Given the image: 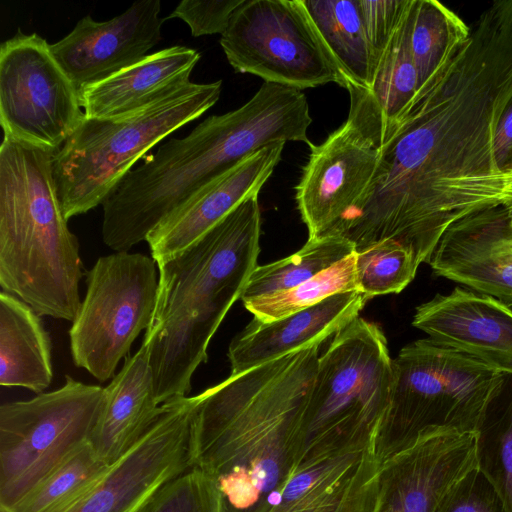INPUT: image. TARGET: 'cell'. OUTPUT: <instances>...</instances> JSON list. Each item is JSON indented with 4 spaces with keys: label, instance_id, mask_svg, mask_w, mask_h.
<instances>
[{
    "label": "cell",
    "instance_id": "8d00e7d4",
    "mask_svg": "<svg viewBox=\"0 0 512 512\" xmlns=\"http://www.w3.org/2000/svg\"><path fill=\"white\" fill-rule=\"evenodd\" d=\"M494 150L499 167L505 172L512 173V103L498 124Z\"/></svg>",
    "mask_w": 512,
    "mask_h": 512
},
{
    "label": "cell",
    "instance_id": "f1b7e54d",
    "mask_svg": "<svg viewBox=\"0 0 512 512\" xmlns=\"http://www.w3.org/2000/svg\"><path fill=\"white\" fill-rule=\"evenodd\" d=\"M108 468L88 442L4 512H64L85 495Z\"/></svg>",
    "mask_w": 512,
    "mask_h": 512
},
{
    "label": "cell",
    "instance_id": "e575fe53",
    "mask_svg": "<svg viewBox=\"0 0 512 512\" xmlns=\"http://www.w3.org/2000/svg\"><path fill=\"white\" fill-rule=\"evenodd\" d=\"M410 1L411 0H360L375 70L405 15Z\"/></svg>",
    "mask_w": 512,
    "mask_h": 512
},
{
    "label": "cell",
    "instance_id": "8992f818",
    "mask_svg": "<svg viewBox=\"0 0 512 512\" xmlns=\"http://www.w3.org/2000/svg\"><path fill=\"white\" fill-rule=\"evenodd\" d=\"M221 86V80L190 82L120 116L84 115L52 159L66 219L102 205L139 158L209 110L218 101Z\"/></svg>",
    "mask_w": 512,
    "mask_h": 512
},
{
    "label": "cell",
    "instance_id": "836d02e7",
    "mask_svg": "<svg viewBox=\"0 0 512 512\" xmlns=\"http://www.w3.org/2000/svg\"><path fill=\"white\" fill-rule=\"evenodd\" d=\"M434 512H508L488 478L476 467L446 492Z\"/></svg>",
    "mask_w": 512,
    "mask_h": 512
},
{
    "label": "cell",
    "instance_id": "2e32d148",
    "mask_svg": "<svg viewBox=\"0 0 512 512\" xmlns=\"http://www.w3.org/2000/svg\"><path fill=\"white\" fill-rule=\"evenodd\" d=\"M475 465L474 432L421 438L381 463L375 512H434L451 486Z\"/></svg>",
    "mask_w": 512,
    "mask_h": 512
},
{
    "label": "cell",
    "instance_id": "7402d4cb",
    "mask_svg": "<svg viewBox=\"0 0 512 512\" xmlns=\"http://www.w3.org/2000/svg\"><path fill=\"white\" fill-rule=\"evenodd\" d=\"M103 395L90 444L110 466L146 433L162 412L145 341L134 355L125 358L121 370L103 389Z\"/></svg>",
    "mask_w": 512,
    "mask_h": 512
},
{
    "label": "cell",
    "instance_id": "d4e9b609",
    "mask_svg": "<svg viewBox=\"0 0 512 512\" xmlns=\"http://www.w3.org/2000/svg\"><path fill=\"white\" fill-rule=\"evenodd\" d=\"M53 379L52 345L40 315L0 293V385L43 393Z\"/></svg>",
    "mask_w": 512,
    "mask_h": 512
},
{
    "label": "cell",
    "instance_id": "277c9868",
    "mask_svg": "<svg viewBox=\"0 0 512 512\" xmlns=\"http://www.w3.org/2000/svg\"><path fill=\"white\" fill-rule=\"evenodd\" d=\"M275 103L255 94L236 110L212 115L187 136L171 138L129 171L102 204V240L115 252L142 241L172 211L241 161L284 141Z\"/></svg>",
    "mask_w": 512,
    "mask_h": 512
},
{
    "label": "cell",
    "instance_id": "f546056e",
    "mask_svg": "<svg viewBox=\"0 0 512 512\" xmlns=\"http://www.w3.org/2000/svg\"><path fill=\"white\" fill-rule=\"evenodd\" d=\"M469 34L470 27L439 1L412 0L410 49L418 74V86Z\"/></svg>",
    "mask_w": 512,
    "mask_h": 512
},
{
    "label": "cell",
    "instance_id": "1f68e13d",
    "mask_svg": "<svg viewBox=\"0 0 512 512\" xmlns=\"http://www.w3.org/2000/svg\"><path fill=\"white\" fill-rule=\"evenodd\" d=\"M357 290L368 300L400 293L415 277L414 253L394 240H384L355 252Z\"/></svg>",
    "mask_w": 512,
    "mask_h": 512
},
{
    "label": "cell",
    "instance_id": "484cf974",
    "mask_svg": "<svg viewBox=\"0 0 512 512\" xmlns=\"http://www.w3.org/2000/svg\"><path fill=\"white\" fill-rule=\"evenodd\" d=\"M343 79L344 88L368 89L375 72L360 0H301Z\"/></svg>",
    "mask_w": 512,
    "mask_h": 512
},
{
    "label": "cell",
    "instance_id": "e0dca14e",
    "mask_svg": "<svg viewBox=\"0 0 512 512\" xmlns=\"http://www.w3.org/2000/svg\"><path fill=\"white\" fill-rule=\"evenodd\" d=\"M433 272L512 306V226L508 206L453 224L429 260Z\"/></svg>",
    "mask_w": 512,
    "mask_h": 512
},
{
    "label": "cell",
    "instance_id": "ffe728a7",
    "mask_svg": "<svg viewBox=\"0 0 512 512\" xmlns=\"http://www.w3.org/2000/svg\"><path fill=\"white\" fill-rule=\"evenodd\" d=\"M285 142L250 155L215 178L172 211L147 236L159 263L189 247L249 196L259 194L281 159Z\"/></svg>",
    "mask_w": 512,
    "mask_h": 512
},
{
    "label": "cell",
    "instance_id": "3957f363",
    "mask_svg": "<svg viewBox=\"0 0 512 512\" xmlns=\"http://www.w3.org/2000/svg\"><path fill=\"white\" fill-rule=\"evenodd\" d=\"M251 195L178 254L157 263L158 288L143 341L160 405L188 396L209 343L258 266L261 212Z\"/></svg>",
    "mask_w": 512,
    "mask_h": 512
},
{
    "label": "cell",
    "instance_id": "8fae6325",
    "mask_svg": "<svg viewBox=\"0 0 512 512\" xmlns=\"http://www.w3.org/2000/svg\"><path fill=\"white\" fill-rule=\"evenodd\" d=\"M220 45L238 73L298 90L344 79L301 0H244Z\"/></svg>",
    "mask_w": 512,
    "mask_h": 512
},
{
    "label": "cell",
    "instance_id": "4dcf8cb0",
    "mask_svg": "<svg viewBox=\"0 0 512 512\" xmlns=\"http://www.w3.org/2000/svg\"><path fill=\"white\" fill-rule=\"evenodd\" d=\"M355 252L289 290L243 302L260 322H271L313 306L338 293L358 291Z\"/></svg>",
    "mask_w": 512,
    "mask_h": 512
},
{
    "label": "cell",
    "instance_id": "6da1fadb",
    "mask_svg": "<svg viewBox=\"0 0 512 512\" xmlns=\"http://www.w3.org/2000/svg\"><path fill=\"white\" fill-rule=\"evenodd\" d=\"M511 103L512 0H499L418 86L379 148L371 182L341 227L355 250L391 239L428 263L453 224L509 206L512 173L499 167L494 140Z\"/></svg>",
    "mask_w": 512,
    "mask_h": 512
},
{
    "label": "cell",
    "instance_id": "74e56055",
    "mask_svg": "<svg viewBox=\"0 0 512 512\" xmlns=\"http://www.w3.org/2000/svg\"><path fill=\"white\" fill-rule=\"evenodd\" d=\"M508 210H509L510 222H511V226H512V203L508 206Z\"/></svg>",
    "mask_w": 512,
    "mask_h": 512
},
{
    "label": "cell",
    "instance_id": "9a60e30c",
    "mask_svg": "<svg viewBox=\"0 0 512 512\" xmlns=\"http://www.w3.org/2000/svg\"><path fill=\"white\" fill-rule=\"evenodd\" d=\"M160 12V0H141L108 21L84 16L50 51L80 91L147 56L162 39Z\"/></svg>",
    "mask_w": 512,
    "mask_h": 512
},
{
    "label": "cell",
    "instance_id": "4fadbf2b",
    "mask_svg": "<svg viewBox=\"0 0 512 512\" xmlns=\"http://www.w3.org/2000/svg\"><path fill=\"white\" fill-rule=\"evenodd\" d=\"M201 393L171 399L146 433L64 512H137L165 483L193 467L192 423Z\"/></svg>",
    "mask_w": 512,
    "mask_h": 512
},
{
    "label": "cell",
    "instance_id": "4316f807",
    "mask_svg": "<svg viewBox=\"0 0 512 512\" xmlns=\"http://www.w3.org/2000/svg\"><path fill=\"white\" fill-rule=\"evenodd\" d=\"M475 434L476 467L512 512V374L504 373L490 396Z\"/></svg>",
    "mask_w": 512,
    "mask_h": 512
},
{
    "label": "cell",
    "instance_id": "52a82bcc",
    "mask_svg": "<svg viewBox=\"0 0 512 512\" xmlns=\"http://www.w3.org/2000/svg\"><path fill=\"white\" fill-rule=\"evenodd\" d=\"M393 366L390 403L373 439L380 464L421 438L473 433L504 375L429 337L403 347Z\"/></svg>",
    "mask_w": 512,
    "mask_h": 512
},
{
    "label": "cell",
    "instance_id": "7c38bea8",
    "mask_svg": "<svg viewBox=\"0 0 512 512\" xmlns=\"http://www.w3.org/2000/svg\"><path fill=\"white\" fill-rule=\"evenodd\" d=\"M85 113L79 91L37 33H17L0 46L3 138L55 154Z\"/></svg>",
    "mask_w": 512,
    "mask_h": 512
},
{
    "label": "cell",
    "instance_id": "44dd1931",
    "mask_svg": "<svg viewBox=\"0 0 512 512\" xmlns=\"http://www.w3.org/2000/svg\"><path fill=\"white\" fill-rule=\"evenodd\" d=\"M367 298L338 293L271 322L253 320L230 343L231 374H239L314 343H323L359 317Z\"/></svg>",
    "mask_w": 512,
    "mask_h": 512
},
{
    "label": "cell",
    "instance_id": "ba28073f",
    "mask_svg": "<svg viewBox=\"0 0 512 512\" xmlns=\"http://www.w3.org/2000/svg\"><path fill=\"white\" fill-rule=\"evenodd\" d=\"M393 383V359L378 325L358 317L339 330L319 356L302 461L373 440Z\"/></svg>",
    "mask_w": 512,
    "mask_h": 512
},
{
    "label": "cell",
    "instance_id": "9c48e42d",
    "mask_svg": "<svg viewBox=\"0 0 512 512\" xmlns=\"http://www.w3.org/2000/svg\"><path fill=\"white\" fill-rule=\"evenodd\" d=\"M103 389L66 376L56 390L1 405V512L90 442L103 406Z\"/></svg>",
    "mask_w": 512,
    "mask_h": 512
},
{
    "label": "cell",
    "instance_id": "cb8c5ba5",
    "mask_svg": "<svg viewBox=\"0 0 512 512\" xmlns=\"http://www.w3.org/2000/svg\"><path fill=\"white\" fill-rule=\"evenodd\" d=\"M200 53L175 45L148 54L139 62L79 91L87 117L107 118L140 109L190 83Z\"/></svg>",
    "mask_w": 512,
    "mask_h": 512
},
{
    "label": "cell",
    "instance_id": "d590c367",
    "mask_svg": "<svg viewBox=\"0 0 512 512\" xmlns=\"http://www.w3.org/2000/svg\"><path fill=\"white\" fill-rule=\"evenodd\" d=\"M244 0H183L166 19L179 18L190 28L191 35L223 34L235 10Z\"/></svg>",
    "mask_w": 512,
    "mask_h": 512
},
{
    "label": "cell",
    "instance_id": "7a4b0ae2",
    "mask_svg": "<svg viewBox=\"0 0 512 512\" xmlns=\"http://www.w3.org/2000/svg\"><path fill=\"white\" fill-rule=\"evenodd\" d=\"M320 345L230 374L201 392L192 461L215 483L221 512H269L301 463Z\"/></svg>",
    "mask_w": 512,
    "mask_h": 512
},
{
    "label": "cell",
    "instance_id": "d6986e66",
    "mask_svg": "<svg viewBox=\"0 0 512 512\" xmlns=\"http://www.w3.org/2000/svg\"><path fill=\"white\" fill-rule=\"evenodd\" d=\"M412 325L440 344L512 374V309L492 296L456 287L419 305Z\"/></svg>",
    "mask_w": 512,
    "mask_h": 512
},
{
    "label": "cell",
    "instance_id": "ac0fdd59",
    "mask_svg": "<svg viewBox=\"0 0 512 512\" xmlns=\"http://www.w3.org/2000/svg\"><path fill=\"white\" fill-rule=\"evenodd\" d=\"M380 465L373 440L304 460L269 512H375Z\"/></svg>",
    "mask_w": 512,
    "mask_h": 512
},
{
    "label": "cell",
    "instance_id": "d6a6232c",
    "mask_svg": "<svg viewBox=\"0 0 512 512\" xmlns=\"http://www.w3.org/2000/svg\"><path fill=\"white\" fill-rule=\"evenodd\" d=\"M137 512H221L213 480L192 467L165 483Z\"/></svg>",
    "mask_w": 512,
    "mask_h": 512
},
{
    "label": "cell",
    "instance_id": "5b68a950",
    "mask_svg": "<svg viewBox=\"0 0 512 512\" xmlns=\"http://www.w3.org/2000/svg\"><path fill=\"white\" fill-rule=\"evenodd\" d=\"M54 154L3 138L0 147V286L40 316L73 322L84 274L53 176Z\"/></svg>",
    "mask_w": 512,
    "mask_h": 512
},
{
    "label": "cell",
    "instance_id": "83f0119b",
    "mask_svg": "<svg viewBox=\"0 0 512 512\" xmlns=\"http://www.w3.org/2000/svg\"><path fill=\"white\" fill-rule=\"evenodd\" d=\"M355 252L345 237L329 234L308 238L294 254L257 266L242 293V302L294 288Z\"/></svg>",
    "mask_w": 512,
    "mask_h": 512
},
{
    "label": "cell",
    "instance_id": "5bb4252c",
    "mask_svg": "<svg viewBox=\"0 0 512 512\" xmlns=\"http://www.w3.org/2000/svg\"><path fill=\"white\" fill-rule=\"evenodd\" d=\"M311 152L295 187L309 238L330 234L362 197L375 173L379 149L347 122Z\"/></svg>",
    "mask_w": 512,
    "mask_h": 512
},
{
    "label": "cell",
    "instance_id": "30bf717a",
    "mask_svg": "<svg viewBox=\"0 0 512 512\" xmlns=\"http://www.w3.org/2000/svg\"><path fill=\"white\" fill-rule=\"evenodd\" d=\"M157 263L128 251L99 257L86 272V292L69 329L74 364L100 382L115 376L156 303Z\"/></svg>",
    "mask_w": 512,
    "mask_h": 512
},
{
    "label": "cell",
    "instance_id": "603a6c76",
    "mask_svg": "<svg viewBox=\"0 0 512 512\" xmlns=\"http://www.w3.org/2000/svg\"><path fill=\"white\" fill-rule=\"evenodd\" d=\"M410 5L380 58L368 89L347 87L346 122L379 149L393 134L418 88L410 49Z\"/></svg>",
    "mask_w": 512,
    "mask_h": 512
}]
</instances>
